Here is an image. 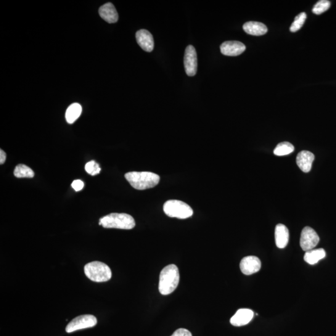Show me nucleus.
Here are the masks:
<instances>
[{
	"label": "nucleus",
	"mask_w": 336,
	"mask_h": 336,
	"mask_svg": "<svg viewBox=\"0 0 336 336\" xmlns=\"http://www.w3.org/2000/svg\"><path fill=\"white\" fill-rule=\"evenodd\" d=\"M179 282V272L178 266L174 264H169L161 272L159 291L163 295L171 294L178 287Z\"/></svg>",
	"instance_id": "1"
},
{
	"label": "nucleus",
	"mask_w": 336,
	"mask_h": 336,
	"mask_svg": "<svg viewBox=\"0 0 336 336\" xmlns=\"http://www.w3.org/2000/svg\"><path fill=\"white\" fill-rule=\"evenodd\" d=\"M125 178L133 188L145 190L155 187L160 182L158 174L152 172H129L125 175Z\"/></svg>",
	"instance_id": "2"
},
{
	"label": "nucleus",
	"mask_w": 336,
	"mask_h": 336,
	"mask_svg": "<svg viewBox=\"0 0 336 336\" xmlns=\"http://www.w3.org/2000/svg\"><path fill=\"white\" fill-rule=\"evenodd\" d=\"M99 224L104 228L130 230L136 226V221L129 214L112 213L100 218Z\"/></svg>",
	"instance_id": "3"
},
{
	"label": "nucleus",
	"mask_w": 336,
	"mask_h": 336,
	"mask_svg": "<svg viewBox=\"0 0 336 336\" xmlns=\"http://www.w3.org/2000/svg\"><path fill=\"white\" fill-rule=\"evenodd\" d=\"M84 272L88 279L95 282H106L112 278L110 267L100 261H92L84 266Z\"/></svg>",
	"instance_id": "4"
},
{
	"label": "nucleus",
	"mask_w": 336,
	"mask_h": 336,
	"mask_svg": "<svg viewBox=\"0 0 336 336\" xmlns=\"http://www.w3.org/2000/svg\"><path fill=\"white\" fill-rule=\"evenodd\" d=\"M165 213L170 218L185 219L193 215V210L186 203L179 200L166 201L163 206Z\"/></svg>",
	"instance_id": "5"
},
{
	"label": "nucleus",
	"mask_w": 336,
	"mask_h": 336,
	"mask_svg": "<svg viewBox=\"0 0 336 336\" xmlns=\"http://www.w3.org/2000/svg\"><path fill=\"white\" fill-rule=\"evenodd\" d=\"M97 319L91 314H85L75 317L66 326L65 331L71 333L81 329L96 326Z\"/></svg>",
	"instance_id": "6"
},
{
	"label": "nucleus",
	"mask_w": 336,
	"mask_h": 336,
	"mask_svg": "<svg viewBox=\"0 0 336 336\" xmlns=\"http://www.w3.org/2000/svg\"><path fill=\"white\" fill-rule=\"evenodd\" d=\"M319 242V237L316 232L310 227H305L301 232L300 246L303 250L314 249Z\"/></svg>",
	"instance_id": "7"
},
{
	"label": "nucleus",
	"mask_w": 336,
	"mask_h": 336,
	"mask_svg": "<svg viewBox=\"0 0 336 336\" xmlns=\"http://www.w3.org/2000/svg\"><path fill=\"white\" fill-rule=\"evenodd\" d=\"M184 64L187 76H194L197 70V57L194 46L189 45L185 51Z\"/></svg>",
	"instance_id": "8"
},
{
	"label": "nucleus",
	"mask_w": 336,
	"mask_h": 336,
	"mask_svg": "<svg viewBox=\"0 0 336 336\" xmlns=\"http://www.w3.org/2000/svg\"><path fill=\"white\" fill-rule=\"evenodd\" d=\"M261 261L255 256H248L242 258L240 263V268L242 274L251 275L256 273L261 268Z\"/></svg>",
	"instance_id": "9"
},
{
	"label": "nucleus",
	"mask_w": 336,
	"mask_h": 336,
	"mask_svg": "<svg viewBox=\"0 0 336 336\" xmlns=\"http://www.w3.org/2000/svg\"><path fill=\"white\" fill-rule=\"evenodd\" d=\"M246 47L242 42L229 41L223 42L221 46L222 54L227 56H237L245 51Z\"/></svg>",
	"instance_id": "10"
},
{
	"label": "nucleus",
	"mask_w": 336,
	"mask_h": 336,
	"mask_svg": "<svg viewBox=\"0 0 336 336\" xmlns=\"http://www.w3.org/2000/svg\"><path fill=\"white\" fill-rule=\"evenodd\" d=\"M136 39L138 44L144 51L150 52L154 49V39L149 31L146 30L137 31Z\"/></svg>",
	"instance_id": "11"
},
{
	"label": "nucleus",
	"mask_w": 336,
	"mask_h": 336,
	"mask_svg": "<svg viewBox=\"0 0 336 336\" xmlns=\"http://www.w3.org/2000/svg\"><path fill=\"white\" fill-rule=\"evenodd\" d=\"M254 315L253 311L249 309H240L231 319L233 326L240 327L245 326L252 321Z\"/></svg>",
	"instance_id": "12"
},
{
	"label": "nucleus",
	"mask_w": 336,
	"mask_h": 336,
	"mask_svg": "<svg viewBox=\"0 0 336 336\" xmlns=\"http://www.w3.org/2000/svg\"><path fill=\"white\" fill-rule=\"evenodd\" d=\"M314 160L313 153L308 151H301L296 157V163L304 173H309L311 171Z\"/></svg>",
	"instance_id": "13"
},
{
	"label": "nucleus",
	"mask_w": 336,
	"mask_h": 336,
	"mask_svg": "<svg viewBox=\"0 0 336 336\" xmlns=\"http://www.w3.org/2000/svg\"><path fill=\"white\" fill-rule=\"evenodd\" d=\"M275 242L277 247L284 248L289 242V231L285 225L279 224L275 227Z\"/></svg>",
	"instance_id": "14"
},
{
	"label": "nucleus",
	"mask_w": 336,
	"mask_h": 336,
	"mask_svg": "<svg viewBox=\"0 0 336 336\" xmlns=\"http://www.w3.org/2000/svg\"><path fill=\"white\" fill-rule=\"evenodd\" d=\"M100 17L108 23H115L118 20V15L114 5L111 3H107L100 8Z\"/></svg>",
	"instance_id": "15"
},
{
	"label": "nucleus",
	"mask_w": 336,
	"mask_h": 336,
	"mask_svg": "<svg viewBox=\"0 0 336 336\" xmlns=\"http://www.w3.org/2000/svg\"><path fill=\"white\" fill-rule=\"evenodd\" d=\"M243 29L246 33L253 36H262L268 31V28L265 25L256 21H249L245 23Z\"/></svg>",
	"instance_id": "16"
},
{
	"label": "nucleus",
	"mask_w": 336,
	"mask_h": 336,
	"mask_svg": "<svg viewBox=\"0 0 336 336\" xmlns=\"http://www.w3.org/2000/svg\"><path fill=\"white\" fill-rule=\"evenodd\" d=\"M325 256H326V252L323 248H318V249L307 251L304 256V260L309 264H314L323 259Z\"/></svg>",
	"instance_id": "17"
},
{
	"label": "nucleus",
	"mask_w": 336,
	"mask_h": 336,
	"mask_svg": "<svg viewBox=\"0 0 336 336\" xmlns=\"http://www.w3.org/2000/svg\"><path fill=\"white\" fill-rule=\"evenodd\" d=\"M82 111H83V108L78 103H74V104L70 105L66 111V121L69 123H74L81 116Z\"/></svg>",
	"instance_id": "18"
},
{
	"label": "nucleus",
	"mask_w": 336,
	"mask_h": 336,
	"mask_svg": "<svg viewBox=\"0 0 336 336\" xmlns=\"http://www.w3.org/2000/svg\"><path fill=\"white\" fill-rule=\"evenodd\" d=\"M295 147L289 142H284L277 145L274 150V154L277 156H285L294 152Z\"/></svg>",
	"instance_id": "19"
},
{
	"label": "nucleus",
	"mask_w": 336,
	"mask_h": 336,
	"mask_svg": "<svg viewBox=\"0 0 336 336\" xmlns=\"http://www.w3.org/2000/svg\"><path fill=\"white\" fill-rule=\"evenodd\" d=\"M14 175L18 178H32L34 176V173L30 167L21 164V165L16 166L14 170Z\"/></svg>",
	"instance_id": "20"
},
{
	"label": "nucleus",
	"mask_w": 336,
	"mask_h": 336,
	"mask_svg": "<svg viewBox=\"0 0 336 336\" xmlns=\"http://www.w3.org/2000/svg\"><path fill=\"white\" fill-rule=\"evenodd\" d=\"M306 14L305 13H301L298 16H296L295 20L293 21L292 26L290 27V31L292 33L300 30L305 23L306 19Z\"/></svg>",
	"instance_id": "21"
},
{
	"label": "nucleus",
	"mask_w": 336,
	"mask_h": 336,
	"mask_svg": "<svg viewBox=\"0 0 336 336\" xmlns=\"http://www.w3.org/2000/svg\"><path fill=\"white\" fill-rule=\"evenodd\" d=\"M330 2L327 0H320L314 5L313 12L316 15H321L329 9Z\"/></svg>",
	"instance_id": "22"
},
{
	"label": "nucleus",
	"mask_w": 336,
	"mask_h": 336,
	"mask_svg": "<svg viewBox=\"0 0 336 336\" xmlns=\"http://www.w3.org/2000/svg\"><path fill=\"white\" fill-rule=\"evenodd\" d=\"M85 169H86L87 173L91 174L92 176L97 175V174L100 173V171H101V168H100L99 164L94 161H91L89 163H87Z\"/></svg>",
	"instance_id": "23"
},
{
	"label": "nucleus",
	"mask_w": 336,
	"mask_h": 336,
	"mask_svg": "<svg viewBox=\"0 0 336 336\" xmlns=\"http://www.w3.org/2000/svg\"><path fill=\"white\" fill-rule=\"evenodd\" d=\"M171 336H192V334L189 330L184 329V328H180L176 330Z\"/></svg>",
	"instance_id": "24"
},
{
	"label": "nucleus",
	"mask_w": 336,
	"mask_h": 336,
	"mask_svg": "<svg viewBox=\"0 0 336 336\" xmlns=\"http://www.w3.org/2000/svg\"><path fill=\"white\" fill-rule=\"evenodd\" d=\"M73 188L76 191H80L84 187V182L81 180H75L72 183Z\"/></svg>",
	"instance_id": "25"
},
{
	"label": "nucleus",
	"mask_w": 336,
	"mask_h": 336,
	"mask_svg": "<svg viewBox=\"0 0 336 336\" xmlns=\"http://www.w3.org/2000/svg\"><path fill=\"white\" fill-rule=\"evenodd\" d=\"M7 155L4 151L0 150V164L3 165L6 161Z\"/></svg>",
	"instance_id": "26"
}]
</instances>
